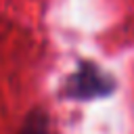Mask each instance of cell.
Wrapping results in <instances>:
<instances>
[{
	"label": "cell",
	"mask_w": 134,
	"mask_h": 134,
	"mask_svg": "<svg viewBox=\"0 0 134 134\" xmlns=\"http://www.w3.org/2000/svg\"><path fill=\"white\" fill-rule=\"evenodd\" d=\"M19 134H48V119L44 113L34 111L27 115V119L23 121Z\"/></svg>",
	"instance_id": "cell-2"
},
{
	"label": "cell",
	"mask_w": 134,
	"mask_h": 134,
	"mask_svg": "<svg viewBox=\"0 0 134 134\" xmlns=\"http://www.w3.org/2000/svg\"><path fill=\"white\" fill-rule=\"evenodd\" d=\"M113 90V80L92 63L80 65V69L67 80L65 94L71 98H96Z\"/></svg>",
	"instance_id": "cell-1"
}]
</instances>
